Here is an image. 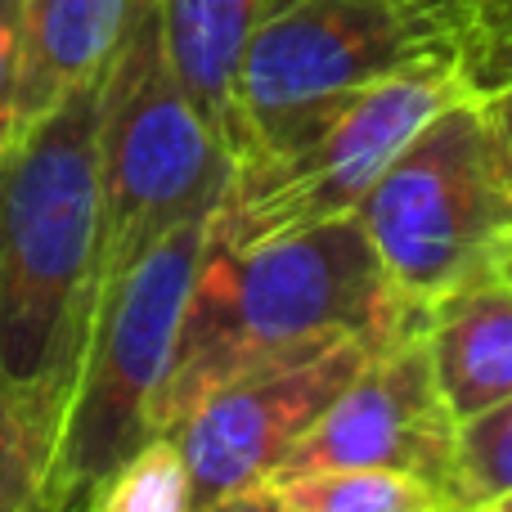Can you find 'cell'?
Segmentation results:
<instances>
[{"label": "cell", "mask_w": 512, "mask_h": 512, "mask_svg": "<svg viewBox=\"0 0 512 512\" xmlns=\"http://www.w3.org/2000/svg\"><path fill=\"white\" fill-rule=\"evenodd\" d=\"M99 90H72L0 153V391L50 445L104 288Z\"/></svg>", "instance_id": "obj_1"}, {"label": "cell", "mask_w": 512, "mask_h": 512, "mask_svg": "<svg viewBox=\"0 0 512 512\" xmlns=\"http://www.w3.org/2000/svg\"><path fill=\"white\" fill-rule=\"evenodd\" d=\"M409 324L418 315L396 297L355 216L248 248L203 239L158 396V432L243 373L306 360L337 342L378 346Z\"/></svg>", "instance_id": "obj_2"}, {"label": "cell", "mask_w": 512, "mask_h": 512, "mask_svg": "<svg viewBox=\"0 0 512 512\" xmlns=\"http://www.w3.org/2000/svg\"><path fill=\"white\" fill-rule=\"evenodd\" d=\"M459 95L463 81L450 59L414 63L239 153L207 216V243L248 248L355 216L387 162Z\"/></svg>", "instance_id": "obj_3"}, {"label": "cell", "mask_w": 512, "mask_h": 512, "mask_svg": "<svg viewBox=\"0 0 512 512\" xmlns=\"http://www.w3.org/2000/svg\"><path fill=\"white\" fill-rule=\"evenodd\" d=\"M207 216L162 234L140 261L126 265L99 292L86 351L54 432V512H72L99 477H108L126 454L158 436V396L203 256Z\"/></svg>", "instance_id": "obj_4"}, {"label": "cell", "mask_w": 512, "mask_h": 512, "mask_svg": "<svg viewBox=\"0 0 512 512\" xmlns=\"http://www.w3.org/2000/svg\"><path fill=\"white\" fill-rule=\"evenodd\" d=\"M225 180L230 149L180 86L149 0L99 90L104 283L162 234L212 212Z\"/></svg>", "instance_id": "obj_5"}, {"label": "cell", "mask_w": 512, "mask_h": 512, "mask_svg": "<svg viewBox=\"0 0 512 512\" xmlns=\"http://www.w3.org/2000/svg\"><path fill=\"white\" fill-rule=\"evenodd\" d=\"M355 221L414 315L486 270L512 230V189L481 99H450L387 162Z\"/></svg>", "instance_id": "obj_6"}, {"label": "cell", "mask_w": 512, "mask_h": 512, "mask_svg": "<svg viewBox=\"0 0 512 512\" xmlns=\"http://www.w3.org/2000/svg\"><path fill=\"white\" fill-rule=\"evenodd\" d=\"M432 59L454 63V50L427 0H283L239 59L230 162L319 108Z\"/></svg>", "instance_id": "obj_7"}, {"label": "cell", "mask_w": 512, "mask_h": 512, "mask_svg": "<svg viewBox=\"0 0 512 512\" xmlns=\"http://www.w3.org/2000/svg\"><path fill=\"white\" fill-rule=\"evenodd\" d=\"M373 342H337L306 360L256 369L207 391L167 436L180 445L194 512L261 490L333 396L360 373Z\"/></svg>", "instance_id": "obj_8"}, {"label": "cell", "mask_w": 512, "mask_h": 512, "mask_svg": "<svg viewBox=\"0 0 512 512\" xmlns=\"http://www.w3.org/2000/svg\"><path fill=\"white\" fill-rule=\"evenodd\" d=\"M450 450L454 414L445 409L441 387H436L423 328L409 324L373 346L360 373L337 391L333 405L292 445L265 486L337 468H396L432 481L445 495Z\"/></svg>", "instance_id": "obj_9"}, {"label": "cell", "mask_w": 512, "mask_h": 512, "mask_svg": "<svg viewBox=\"0 0 512 512\" xmlns=\"http://www.w3.org/2000/svg\"><path fill=\"white\" fill-rule=\"evenodd\" d=\"M436 387L454 423L512 396V288L472 274L418 315Z\"/></svg>", "instance_id": "obj_10"}, {"label": "cell", "mask_w": 512, "mask_h": 512, "mask_svg": "<svg viewBox=\"0 0 512 512\" xmlns=\"http://www.w3.org/2000/svg\"><path fill=\"white\" fill-rule=\"evenodd\" d=\"M149 0H27L18 126L99 81L122 54Z\"/></svg>", "instance_id": "obj_11"}, {"label": "cell", "mask_w": 512, "mask_h": 512, "mask_svg": "<svg viewBox=\"0 0 512 512\" xmlns=\"http://www.w3.org/2000/svg\"><path fill=\"white\" fill-rule=\"evenodd\" d=\"M283 0H153L162 45L185 95L230 149L234 77L252 32Z\"/></svg>", "instance_id": "obj_12"}, {"label": "cell", "mask_w": 512, "mask_h": 512, "mask_svg": "<svg viewBox=\"0 0 512 512\" xmlns=\"http://www.w3.org/2000/svg\"><path fill=\"white\" fill-rule=\"evenodd\" d=\"M288 512H450L432 481L396 468H337L274 481Z\"/></svg>", "instance_id": "obj_13"}, {"label": "cell", "mask_w": 512, "mask_h": 512, "mask_svg": "<svg viewBox=\"0 0 512 512\" xmlns=\"http://www.w3.org/2000/svg\"><path fill=\"white\" fill-rule=\"evenodd\" d=\"M72 512H194L180 445L167 432L149 436L108 477H99Z\"/></svg>", "instance_id": "obj_14"}, {"label": "cell", "mask_w": 512, "mask_h": 512, "mask_svg": "<svg viewBox=\"0 0 512 512\" xmlns=\"http://www.w3.org/2000/svg\"><path fill=\"white\" fill-rule=\"evenodd\" d=\"M512 495V396L454 423L450 450V512H481Z\"/></svg>", "instance_id": "obj_15"}, {"label": "cell", "mask_w": 512, "mask_h": 512, "mask_svg": "<svg viewBox=\"0 0 512 512\" xmlns=\"http://www.w3.org/2000/svg\"><path fill=\"white\" fill-rule=\"evenodd\" d=\"M454 50L468 95L512 86V0H427Z\"/></svg>", "instance_id": "obj_16"}, {"label": "cell", "mask_w": 512, "mask_h": 512, "mask_svg": "<svg viewBox=\"0 0 512 512\" xmlns=\"http://www.w3.org/2000/svg\"><path fill=\"white\" fill-rule=\"evenodd\" d=\"M50 436L0 391V512H54Z\"/></svg>", "instance_id": "obj_17"}, {"label": "cell", "mask_w": 512, "mask_h": 512, "mask_svg": "<svg viewBox=\"0 0 512 512\" xmlns=\"http://www.w3.org/2000/svg\"><path fill=\"white\" fill-rule=\"evenodd\" d=\"M23 45H27V0H0V153L18 131Z\"/></svg>", "instance_id": "obj_18"}, {"label": "cell", "mask_w": 512, "mask_h": 512, "mask_svg": "<svg viewBox=\"0 0 512 512\" xmlns=\"http://www.w3.org/2000/svg\"><path fill=\"white\" fill-rule=\"evenodd\" d=\"M477 99H481V108H486V122H490V135H495L499 167H504V180L512 189V86L490 90V95H477Z\"/></svg>", "instance_id": "obj_19"}, {"label": "cell", "mask_w": 512, "mask_h": 512, "mask_svg": "<svg viewBox=\"0 0 512 512\" xmlns=\"http://www.w3.org/2000/svg\"><path fill=\"white\" fill-rule=\"evenodd\" d=\"M203 512H288L279 504V495H274L270 486L261 490H248V495H234V499H221V504L203 508Z\"/></svg>", "instance_id": "obj_20"}, {"label": "cell", "mask_w": 512, "mask_h": 512, "mask_svg": "<svg viewBox=\"0 0 512 512\" xmlns=\"http://www.w3.org/2000/svg\"><path fill=\"white\" fill-rule=\"evenodd\" d=\"M486 270L495 274L499 283H508V288H512V230L504 234V239H499V248L490 252V265H486Z\"/></svg>", "instance_id": "obj_21"}, {"label": "cell", "mask_w": 512, "mask_h": 512, "mask_svg": "<svg viewBox=\"0 0 512 512\" xmlns=\"http://www.w3.org/2000/svg\"><path fill=\"white\" fill-rule=\"evenodd\" d=\"M481 512H512V495H504V499H495L490 508H481Z\"/></svg>", "instance_id": "obj_22"}]
</instances>
